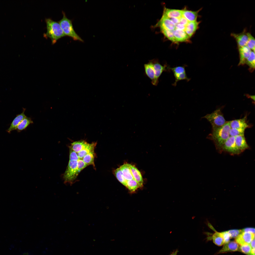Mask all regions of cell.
<instances>
[{
	"instance_id": "1",
	"label": "cell",
	"mask_w": 255,
	"mask_h": 255,
	"mask_svg": "<svg viewBox=\"0 0 255 255\" xmlns=\"http://www.w3.org/2000/svg\"><path fill=\"white\" fill-rule=\"evenodd\" d=\"M230 122H227L222 126L212 129V132L208 136V139L213 141L217 149L220 151L223 144L230 136Z\"/></svg>"
},
{
	"instance_id": "2",
	"label": "cell",
	"mask_w": 255,
	"mask_h": 255,
	"mask_svg": "<svg viewBox=\"0 0 255 255\" xmlns=\"http://www.w3.org/2000/svg\"><path fill=\"white\" fill-rule=\"evenodd\" d=\"M47 31L44 34L45 37L49 38L52 44H55L60 38L66 36L59 22L50 18H46Z\"/></svg>"
},
{
	"instance_id": "3",
	"label": "cell",
	"mask_w": 255,
	"mask_h": 255,
	"mask_svg": "<svg viewBox=\"0 0 255 255\" xmlns=\"http://www.w3.org/2000/svg\"><path fill=\"white\" fill-rule=\"evenodd\" d=\"M62 13L63 17L58 22L65 35L72 38L74 40L83 42V40L74 30L72 21L67 18L64 12L63 11Z\"/></svg>"
},
{
	"instance_id": "4",
	"label": "cell",
	"mask_w": 255,
	"mask_h": 255,
	"mask_svg": "<svg viewBox=\"0 0 255 255\" xmlns=\"http://www.w3.org/2000/svg\"><path fill=\"white\" fill-rule=\"evenodd\" d=\"M78 160H69L68 166L63 175L64 183L72 185L80 172L77 168Z\"/></svg>"
},
{
	"instance_id": "5",
	"label": "cell",
	"mask_w": 255,
	"mask_h": 255,
	"mask_svg": "<svg viewBox=\"0 0 255 255\" xmlns=\"http://www.w3.org/2000/svg\"><path fill=\"white\" fill-rule=\"evenodd\" d=\"M203 118L206 119L210 123L212 129L221 127L227 122L220 108H218L210 114H207Z\"/></svg>"
},
{
	"instance_id": "6",
	"label": "cell",
	"mask_w": 255,
	"mask_h": 255,
	"mask_svg": "<svg viewBox=\"0 0 255 255\" xmlns=\"http://www.w3.org/2000/svg\"><path fill=\"white\" fill-rule=\"evenodd\" d=\"M224 151L231 155H238L241 152L237 148L235 143V137L230 136L222 145L221 152Z\"/></svg>"
},
{
	"instance_id": "7",
	"label": "cell",
	"mask_w": 255,
	"mask_h": 255,
	"mask_svg": "<svg viewBox=\"0 0 255 255\" xmlns=\"http://www.w3.org/2000/svg\"><path fill=\"white\" fill-rule=\"evenodd\" d=\"M150 61L153 64L154 70L156 81L158 83L159 78L162 72L164 71L170 72V67L166 64L163 66L162 65L157 59H154Z\"/></svg>"
},
{
	"instance_id": "8",
	"label": "cell",
	"mask_w": 255,
	"mask_h": 255,
	"mask_svg": "<svg viewBox=\"0 0 255 255\" xmlns=\"http://www.w3.org/2000/svg\"><path fill=\"white\" fill-rule=\"evenodd\" d=\"M176 25L169 18L163 14L160 20L155 26L158 27L161 29H164L173 31L176 28Z\"/></svg>"
},
{
	"instance_id": "9",
	"label": "cell",
	"mask_w": 255,
	"mask_h": 255,
	"mask_svg": "<svg viewBox=\"0 0 255 255\" xmlns=\"http://www.w3.org/2000/svg\"><path fill=\"white\" fill-rule=\"evenodd\" d=\"M255 238V234L248 232H242L239 234L235 239L236 242L242 245L250 244Z\"/></svg>"
},
{
	"instance_id": "10",
	"label": "cell",
	"mask_w": 255,
	"mask_h": 255,
	"mask_svg": "<svg viewBox=\"0 0 255 255\" xmlns=\"http://www.w3.org/2000/svg\"><path fill=\"white\" fill-rule=\"evenodd\" d=\"M145 72L146 75L151 81V83L153 85L157 86L158 83L156 80L155 73L153 64L150 60L149 62L144 64Z\"/></svg>"
},
{
	"instance_id": "11",
	"label": "cell",
	"mask_w": 255,
	"mask_h": 255,
	"mask_svg": "<svg viewBox=\"0 0 255 255\" xmlns=\"http://www.w3.org/2000/svg\"><path fill=\"white\" fill-rule=\"evenodd\" d=\"M245 30L240 34L232 33L231 34V36L236 40L238 47L246 45L248 38Z\"/></svg>"
},
{
	"instance_id": "12",
	"label": "cell",
	"mask_w": 255,
	"mask_h": 255,
	"mask_svg": "<svg viewBox=\"0 0 255 255\" xmlns=\"http://www.w3.org/2000/svg\"><path fill=\"white\" fill-rule=\"evenodd\" d=\"M238 48L240 57V61L238 65H243L246 63L251 51L246 46Z\"/></svg>"
},
{
	"instance_id": "13",
	"label": "cell",
	"mask_w": 255,
	"mask_h": 255,
	"mask_svg": "<svg viewBox=\"0 0 255 255\" xmlns=\"http://www.w3.org/2000/svg\"><path fill=\"white\" fill-rule=\"evenodd\" d=\"M246 117L242 118L235 119L229 121L231 128H241L245 129L249 128L250 126L246 121Z\"/></svg>"
},
{
	"instance_id": "14",
	"label": "cell",
	"mask_w": 255,
	"mask_h": 255,
	"mask_svg": "<svg viewBox=\"0 0 255 255\" xmlns=\"http://www.w3.org/2000/svg\"><path fill=\"white\" fill-rule=\"evenodd\" d=\"M23 111L21 113L16 115V117L13 119L8 128L7 130V132L10 133L11 132L16 130L22 120L26 116L24 112L26 110L25 108H23Z\"/></svg>"
},
{
	"instance_id": "15",
	"label": "cell",
	"mask_w": 255,
	"mask_h": 255,
	"mask_svg": "<svg viewBox=\"0 0 255 255\" xmlns=\"http://www.w3.org/2000/svg\"><path fill=\"white\" fill-rule=\"evenodd\" d=\"M173 33L176 43L189 41V37L184 30L175 28L173 31Z\"/></svg>"
},
{
	"instance_id": "16",
	"label": "cell",
	"mask_w": 255,
	"mask_h": 255,
	"mask_svg": "<svg viewBox=\"0 0 255 255\" xmlns=\"http://www.w3.org/2000/svg\"><path fill=\"white\" fill-rule=\"evenodd\" d=\"M236 145L242 153L249 148L244 135H239L235 137Z\"/></svg>"
},
{
	"instance_id": "17",
	"label": "cell",
	"mask_w": 255,
	"mask_h": 255,
	"mask_svg": "<svg viewBox=\"0 0 255 255\" xmlns=\"http://www.w3.org/2000/svg\"><path fill=\"white\" fill-rule=\"evenodd\" d=\"M238 244L234 241H229L225 243L222 248L218 252V253L228 252L237 251L239 248Z\"/></svg>"
},
{
	"instance_id": "18",
	"label": "cell",
	"mask_w": 255,
	"mask_h": 255,
	"mask_svg": "<svg viewBox=\"0 0 255 255\" xmlns=\"http://www.w3.org/2000/svg\"><path fill=\"white\" fill-rule=\"evenodd\" d=\"M130 167L133 177L138 184L139 187H142L143 186V180L140 172L135 166L131 164Z\"/></svg>"
},
{
	"instance_id": "19",
	"label": "cell",
	"mask_w": 255,
	"mask_h": 255,
	"mask_svg": "<svg viewBox=\"0 0 255 255\" xmlns=\"http://www.w3.org/2000/svg\"><path fill=\"white\" fill-rule=\"evenodd\" d=\"M89 143L83 140L75 141L71 144L69 148L76 153L84 149Z\"/></svg>"
},
{
	"instance_id": "20",
	"label": "cell",
	"mask_w": 255,
	"mask_h": 255,
	"mask_svg": "<svg viewBox=\"0 0 255 255\" xmlns=\"http://www.w3.org/2000/svg\"><path fill=\"white\" fill-rule=\"evenodd\" d=\"M131 164L128 163H125L119 167L123 176L127 181L134 180L131 170Z\"/></svg>"
},
{
	"instance_id": "21",
	"label": "cell",
	"mask_w": 255,
	"mask_h": 255,
	"mask_svg": "<svg viewBox=\"0 0 255 255\" xmlns=\"http://www.w3.org/2000/svg\"><path fill=\"white\" fill-rule=\"evenodd\" d=\"M182 10L172 9L165 8L163 14L169 18H180L182 16Z\"/></svg>"
},
{
	"instance_id": "22",
	"label": "cell",
	"mask_w": 255,
	"mask_h": 255,
	"mask_svg": "<svg viewBox=\"0 0 255 255\" xmlns=\"http://www.w3.org/2000/svg\"><path fill=\"white\" fill-rule=\"evenodd\" d=\"M199 24L196 21L189 22L185 26V31L189 37L192 36L198 28Z\"/></svg>"
},
{
	"instance_id": "23",
	"label": "cell",
	"mask_w": 255,
	"mask_h": 255,
	"mask_svg": "<svg viewBox=\"0 0 255 255\" xmlns=\"http://www.w3.org/2000/svg\"><path fill=\"white\" fill-rule=\"evenodd\" d=\"M182 16L189 22L196 21L198 13L200 10L196 11H193L186 9L183 10Z\"/></svg>"
},
{
	"instance_id": "24",
	"label": "cell",
	"mask_w": 255,
	"mask_h": 255,
	"mask_svg": "<svg viewBox=\"0 0 255 255\" xmlns=\"http://www.w3.org/2000/svg\"><path fill=\"white\" fill-rule=\"evenodd\" d=\"M97 144L96 142H93L91 143H89L88 145L84 149L77 153L79 159H82L85 155L94 151Z\"/></svg>"
},
{
	"instance_id": "25",
	"label": "cell",
	"mask_w": 255,
	"mask_h": 255,
	"mask_svg": "<svg viewBox=\"0 0 255 255\" xmlns=\"http://www.w3.org/2000/svg\"><path fill=\"white\" fill-rule=\"evenodd\" d=\"M33 123L31 118L26 116L17 126L16 130L18 132L26 129L30 124Z\"/></svg>"
},
{
	"instance_id": "26",
	"label": "cell",
	"mask_w": 255,
	"mask_h": 255,
	"mask_svg": "<svg viewBox=\"0 0 255 255\" xmlns=\"http://www.w3.org/2000/svg\"><path fill=\"white\" fill-rule=\"evenodd\" d=\"M95 155V153L94 151L85 155L82 160L88 166L91 165L94 167V160Z\"/></svg>"
},
{
	"instance_id": "27",
	"label": "cell",
	"mask_w": 255,
	"mask_h": 255,
	"mask_svg": "<svg viewBox=\"0 0 255 255\" xmlns=\"http://www.w3.org/2000/svg\"><path fill=\"white\" fill-rule=\"evenodd\" d=\"M212 239L213 242L217 246H221L225 243L224 238L221 233H215L212 236Z\"/></svg>"
},
{
	"instance_id": "28",
	"label": "cell",
	"mask_w": 255,
	"mask_h": 255,
	"mask_svg": "<svg viewBox=\"0 0 255 255\" xmlns=\"http://www.w3.org/2000/svg\"><path fill=\"white\" fill-rule=\"evenodd\" d=\"M255 52L251 51L250 54L247 59L246 63L249 67V70L253 71L255 68Z\"/></svg>"
},
{
	"instance_id": "29",
	"label": "cell",
	"mask_w": 255,
	"mask_h": 255,
	"mask_svg": "<svg viewBox=\"0 0 255 255\" xmlns=\"http://www.w3.org/2000/svg\"><path fill=\"white\" fill-rule=\"evenodd\" d=\"M114 173L118 180L126 187L127 181L125 179L119 167L115 170L114 171Z\"/></svg>"
},
{
	"instance_id": "30",
	"label": "cell",
	"mask_w": 255,
	"mask_h": 255,
	"mask_svg": "<svg viewBox=\"0 0 255 255\" xmlns=\"http://www.w3.org/2000/svg\"><path fill=\"white\" fill-rule=\"evenodd\" d=\"M126 187L131 192L135 191L139 187L136 182L134 179L127 181Z\"/></svg>"
},
{
	"instance_id": "31",
	"label": "cell",
	"mask_w": 255,
	"mask_h": 255,
	"mask_svg": "<svg viewBox=\"0 0 255 255\" xmlns=\"http://www.w3.org/2000/svg\"><path fill=\"white\" fill-rule=\"evenodd\" d=\"M175 78L174 82L172 84L174 86L176 85L177 83L179 81L182 80H185L187 81H189L190 79L187 77L186 72L174 74Z\"/></svg>"
},
{
	"instance_id": "32",
	"label": "cell",
	"mask_w": 255,
	"mask_h": 255,
	"mask_svg": "<svg viewBox=\"0 0 255 255\" xmlns=\"http://www.w3.org/2000/svg\"><path fill=\"white\" fill-rule=\"evenodd\" d=\"M246 34L248 39L246 46L255 52V39L250 33H247Z\"/></svg>"
},
{
	"instance_id": "33",
	"label": "cell",
	"mask_w": 255,
	"mask_h": 255,
	"mask_svg": "<svg viewBox=\"0 0 255 255\" xmlns=\"http://www.w3.org/2000/svg\"><path fill=\"white\" fill-rule=\"evenodd\" d=\"M160 30L164 36L169 40L174 42L176 43L173 34V30H170L164 29H161Z\"/></svg>"
},
{
	"instance_id": "34",
	"label": "cell",
	"mask_w": 255,
	"mask_h": 255,
	"mask_svg": "<svg viewBox=\"0 0 255 255\" xmlns=\"http://www.w3.org/2000/svg\"><path fill=\"white\" fill-rule=\"evenodd\" d=\"M245 129L231 128L229 131L230 136L235 137L238 136L244 135Z\"/></svg>"
},
{
	"instance_id": "35",
	"label": "cell",
	"mask_w": 255,
	"mask_h": 255,
	"mask_svg": "<svg viewBox=\"0 0 255 255\" xmlns=\"http://www.w3.org/2000/svg\"><path fill=\"white\" fill-rule=\"evenodd\" d=\"M252 248L250 244H246L241 245L238 250L242 253L249 255Z\"/></svg>"
},
{
	"instance_id": "36",
	"label": "cell",
	"mask_w": 255,
	"mask_h": 255,
	"mask_svg": "<svg viewBox=\"0 0 255 255\" xmlns=\"http://www.w3.org/2000/svg\"><path fill=\"white\" fill-rule=\"evenodd\" d=\"M187 66L184 65L182 66H177L174 68H170V70L173 72L174 74L186 72L185 67Z\"/></svg>"
},
{
	"instance_id": "37",
	"label": "cell",
	"mask_w": 255,
	"mask_h": 255,
	"mask_svg": "<svg viewBox=\"0 0 255 255\" xmlns=\"http://www.w3.org/2000/svg\"><path fill=\"white\" fill-rule=\"evenodd\" d=\"M227 231L229 234L231 238H236L242 233L241 230H233Z\"/></svg>"
},
{
	"instance_id": "38",
	"label": "cell",
	"mask_w": 255,
	"mask_h": 255,
	"mask_svg": "<svg viewBox=\"0 0 255 255\" xmlns=\"http://www.w3.org/2000/svg\"><path fill=\"white\" fill-rule=\"evenodd\" d=\"M88 166L82 159H79L78 160L77 168L80 172Z\"/></svg>"
},
{
	"instance_id": "39",
	"label": "cell",
	"mask_w": 255,
	"mask_h": 255,
	"mask_svg": "<svg viewBox=\"0 0 255 255\" xmlns=\"http://www.w3.org/2000/svg\"><path fill=\"white\" fill-rule=\"evenodd\" d=\"M69 160H78L79 159L76 153L69 148Z\"/></svg>"
},
{
	"instance_id": "40",
	"label": "cell",
	"mask_w": 255,
	"mask_h": 255,
	"mask_svg": "<svg viewBox=\"0 0 255 255\" xmlns=\"http://www.w3.org/2000/svg\"><path fill=\"white\" fill-rule=\"evenodd\" d=\"M221 233L224 238L225 243H227L230 241V240L231 238L227 231H225Z\"/></svg>"
},
{
	"instance_id": "41",
	"label": "cell",
	"mask_w": 255,
	"mask_h": 255,
	"mask_svg": "<svg viewBox=\"0 0 255 255\" xmlns=\"http://www.w3.org/2000/svg\"><path fill=\"white\" fill-rule=\"evenodd\" d=\"M242 232H248L255 234V229L251 228H247L241 230Z\"/></svg>"
},
{
	"instance_id": "42",
	"label": "cell",
	"mask_w": 255,
	"mask_h": 255,
	"mask_svg": "<svg viewBox=\"0 0 255 255\" xmlns=\"http://www.w3.org/2000/svg\"><path fill=\"white\" fill-rule=\"evenodd\" d=\"M179 23L185 26L188 24L189 21L184 17L182 16L179 18Z\"/></svg>"
},
{
	"instance_id": "43",
	"label": "cell",
	"mask_w": 255,
	"mask_h": 255,
	"mask_svg": "<svg viewBox=\"0 0 255 255\" xmlns=\"http://www.w3.org/2000/svg\"><path fill=\"white\" fill-rule=\"evenodd\" d=\"M176 28L185 31V26L179 23L176 25Z\"/></svg>"
},
{
	"instance_id": "44",
	"label": "cell",
	"mask_w": 255,
	"mask_h": 255,
	"mask_svg": "<svg viewBox=\"0 0 255 255\" xmlns=\"http://www.w3.org/2000/svg\"><path fill=\"white\" fill-rule=\"evenodd\" d=\"M176 25L179 23V18H169Z\"/></svg>"
},
{
	"instance_id": "45",
	"label": "cell",
	"mask_w": 255,
	"mask_h": 255,
	"mask_svg": "<svg viewBox=\"0 0 255 255\" xmlns=\"http://www.w3.org/2000/svg\"><path fill=\"white\" fill-rule=\"evenodd\" d=\"M20 255H33V254L30 251H25L22 252Z\"/></svg>"
},
{
	"instance_id": "46",
	"label": "cell",
	"mask_w": 255,
	"mask_h": 255,
	"mask_svg": "<svg viewBox=\"0 0 255 255\" xmlns=\"http://www.w3.org/2000/svg\"><path fill=\"white\" fill-rule=\"evenodd\" d=\"M255 239L254 238L251 242L250 245L252 248H254L255 247Z\"/></svg>"
},
{
	"instance_id": "47",
	"label": "cell",
	"mask_w": 255,
	"mask_h": 255,
	"mask_svg": "<svg viewBox=\"0 0 255 255\" xmlns=\"http://www.w3.org/2000/svg\"><path fill=\"white\" fill-rule=\"evenodd\" d=\"M249 255H255V248H252Z\"/></svg>"
},
{
	"instance_id": "48",
	"label": "cell",
	"mask_w": 255,
	"mask_h": 255,
	"mask_svg": "<svg viewBox=\"0 0 255 255\" xmlns=\"http://www.w3.org/2000/svg\"><path fill=\"white\" fill-rule=\"evenodd\" d=\"M178 252V250L177 249L172 252L170 255H177Z\"/></svg>"
},
{
	"instance_id": "49",
	"label": "cell",
	"mask_w": 255,
	"mask_h": 255,
	"mask_svg": "<svg viewBox=\"0 0 255 255\" xmlns=\"http://www.w3.org/2000/svg\"><path fill=\"white\" fill-rule=\"evenodd\" d=\"M247 96L249 98H251L252 100L255 101V96L254 95H248V96Z\"/></svg>"
}]
</instances>
